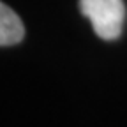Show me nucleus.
I'll return each mask as SVG.
<instances>
[{"mask_svg":"<svg viewBox=\"0 0 127 127\" xmlns=\"http://www.w3.org/2000/svg\"><path fill=\"white\" fill-rule=\"evenodd\" d=\"M25 37L23 21L9 5L0 2V46H12Z\"/></svg>","mask_w":127,"mask_h":127,"instance_id":"2","label":"nucleus"},{"mask_svg":"<svg viewBox=\"0 0 127 127\" xmlns=\"http://www.w3.org/2000/svg\"><path fill=\"white\" fill-rule=\"evenodd\" d=\"M79 11L90 20L101 39L115 41L120 37L125 20L124 0H79Z\"/></svg>","mask_w":127,"mask_h":127,"instance_id":"1","label":"nucleus"}]
</instances>
